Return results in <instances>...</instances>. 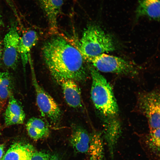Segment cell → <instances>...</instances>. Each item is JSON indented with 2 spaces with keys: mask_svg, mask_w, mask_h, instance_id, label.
Returning a JSON list of instances; mask_svg holds the SVG:
<instances>
[{
  "mask_svg": "<svg viewBox=\"0 0 160 160\" xmlns=\"http://www.w3.org/2000/svg\"><path fill=\"white\" fill-rule=\"evenodd\" d=\"M1 16L0 14V25H1Z\"/></svg>",
  "mask_w": 160,
  "mask_h": 160,
  "instance_id": "22",
  "label": "cell"
},
{
  "mask_svg": "<svg viewBox=\"0 0 160 160\" xmlns=\"http://www.w3.org/2000/svg\"><path fill=\"white\" fill-rule=\"evenodd\" d=\"M160 129L150 131L140 141L148 155L158 160L160 155Z\"/></svg>",
  "mask_w": 160,
  "mask_h": 160,
  "instance_id": "17",
  "label": "cell"
},
{
  "mask_svg": "<svg viewBox=\"0 0 160 160\" xmlns=\"http://www.w3.org/2000/svg\"><path fill=\"white\" fill-rule=\"evenodd\" d=\"M103 137L101 133L94 131L90 134L88 153V160H104V148Z\"/></svg>",
  "mask_w": 160,
  "mask_h": 160,
  "instance_id": "16",
  "label": "cell"
},
{
  "mask_svg": "<svg viewBox=\"0 0 160 160\" xmlns=\"http://www.w3.org/2000/svg\"><path fill=\"white\" fill-rule=\"evenodd\" d=\"M30 160H61L55 153L35 150Z\"/></svg>",
  "mask_w": 160,
  "mask_h": 160,
  "instance_id": "19",
  "label": "cell"
},
{
  "mask_svg": "<svg viewBox=\"0 0 160 160\" xmlns=\"http://www.w3.org/2000/svg\"><path fill=\"white\" fill-rule=\"evenodd\" d=\"M88 62L99 71L134 76L138 69L134 63L120 57L103 53Z\"/></svg>",
  "mask_w": 160,
  "mask_h": 160,
  "instance_id": "4",
  "label": "cell"
},
{
  "mask_svg": "<svg viewBox=\"0 0 160 160\" xmlns=\"http://www.w3.org/2000/svg\"><path fill=\"white\" fill-rule=\"evenodd\" d=\"M26 127L29 136L35 140L46 137L49 134L48 125L40 118H30L28 121Z\"/></svg>",
  "mask_w": 160,
  "mask_h": 160,
  "instance_id": "15",
  "label": "cell"
},
{
  "mask_svg": "<svg viewBox=\"0 0 160 160\" xmlns=\"http://www.w3.org/2000/svg\"><path fill=\"white\" fill-rule=\"evenodd\" d=\"M4 144L0 145V160L3 156L4 152Z\"/></svg>",
  "mask_w": 160,
  "mask_h": 160,
  "instance_id": "20",
  "label": "cell"
},
{
  "mask_svg": "<svg viewBox=\"0 0 160 160\" xmlns=\"http://www.w3.org/2000/svg\"><path fill=\"white\" fill-rule=\"evenodd\" d=\"M44 60L53 79L57 82L71 79L83 82L88 72L80 51L65 38L55 36L43 46Z\"/></svg>",
  "mask_w": 160,
  "mask_h": 160,
  "instance_id": "1",
  "label": "cell"
},
{
  "mask_svg": "<svg viewBox=\"0 0 160 160\" xmlns=\"http://www.w3.org/2000/svg\"><path fill=\"white\" fill-rule=\"evenodd\" d=\"M2 54V48H1V43L0 40V60L1 58V56Z\"/></svg>",
  "mask_w": 160,
  "mask_h": 160,
  "instance_id": "21",
  "label": "cell"
},
{
  "mask_svg": "<svg viewBox=\"0 0 160 160\" xmlns=\"http://www.w3.org/2000/svg\"><path fill=\"white\" fill-rule=\"evenodd\" d=\"M25 114L21 104L12 94L9 101L4 115L5 125L9 126L23 123Z\"/></svg>",
  "mask_w": 160,
  "mask_h": 160,
  "instance_id": "9",
  "label": "cell"
},
{
  "mask_svg": "<svg viewBox=\"0 0 160 160\" xmlns=\"http://www.w3.org/2000/svg\"><path fill=\"white\" fill-rule=\"evenodd\" d=\"M90 134L83 127L75 125L72 127L70 143L77 152L87 153L89 144Z\"/></svg>",
  "mask_w": 160,
  "mask_h": 160,
  "instance_id": "11",
  "label": "cell"
},
{
  "mask_svg": "<svg viewBox=\"0 0 160 160\" xmlns=\"http://www.w3.org/2000/svg\"><path fill=\"white\" fill-rule=\"evenodd\" d=\"M45 14L49 22L51 32H58L57 18L65 0H37Z\"/></svg>",
  "mask_w": 160,
  "mask_h": 160,
  "instance_id": "8",
  "label": "cell"
},
{
  "mask_svg": "<svg viewBox=\"0 0 160 160\" xmlns=\"http://www.w3.org/2000/svg\"><path fill=\"white\" fill-rule=\"evenodd\" d=\"M38 39L37 32L33 30H29L20 37L19 43V54L22 65L25 68L30 57V52Z\"/></svg>",
  "mask_w": 160,
  "mask_h": 160,
  "instance_id": "13",
  "label": "cell"
},
{
  "mask_svg": "<svg viewBox=\"0 0 160 160\" xmlns=\"http://www.w3.org/2000/svg\"><path fill=\"white\" fill-rule=\"evenodd\" d=\"M19 36L16 25L12 24L4 38L3 59L5 65L15 69L20 57Z\"/></svg>",
  "mask_w": 160,
  "mask_h": 160,
  "instance_id": "7",
  "label": "cell"
},
{
  "mask_svg": "<svg viewBox=\"0 0 160 160\" xmlns=\"http://www.w3.org/2000/svg\"><path fill=\"white\" fill-rule=\"evenodd\" d=\"M35 150L30 144L15 143L11 146L0 160H30Z\"/></svg>",
  "mask_w": 160,
  "mask_h": 160,
  "instance_id": "12",
  "label": "cell"
},
{
  "mask_svg": "<svg viewBox=\"0 0 160 160\" xmlns=\"http://www.w3.org/2000/svg\"><path fill=\"white\" fill-rule=\"evenodd\" d=\"M92 83L91 95L92 100L96 109L105 120L104 129H115L120 125L114 123L117 116L118 106L112 88L105 78L92 66L89 68Z\"/></svg>",
  "mask_w": 160,
  "mask_h": 160,
  "instance_id": "2",
  "label": "cell"
},
{
  "mask_svg": "<svg viewBox=\"0 0 160 160\" xmlns=\"http://www.w3.org/2000/svg\"><path fill=\"white\" fill-rule=\"evenodd\" d=\"M75 81L65 79L57 83L62 89L65 101L71 107L79 108L82 107L81 91Z\"/></svg>",
  "mask_w": 160,
  "mask_h": 160,
  "instance_id": "10",
  "label": "cell"
},
{
  "mask_svg": "<svg viewBox=\"0 0 160 160\" xmlns=\"http://www.w3.org/2000/svg\"><path fill=\"white\" fill-rule=\"evenodd\" d=\"M31 65L32 83L36 93L37 106L41 115L46 117L52 125L57 126L62 117L61 109L53 98L39 84L32 64Z\"/></svg>",
  "mask_w": 160,
  "mask_h": 160,
  "instance_id": "5",
  "label": "cell"
},
{
  "mask_svg": "<svg viewBox=\"0 0 160 160\" xmlns=\"http://www.w3.org/2000/svg\"><path fill=\"white\" fill-rule=\"evenodd\" d=\"M139 109L147 118L150 131L160 129V95L153 91L141 94L138 100Z\"/></svg>",
  "mask_w": 160,
  "mask_h": 160,
  "instance_id": "6",
  "label": "cell"
},
{
  "mask_svg": "<svg viewBox=\"0 0 160 160\" xmlns=\"http://www.w3.org/2000/svg\"><path fill=\"white\" fill-rule=\"evenodd\" d=\"M116 49V42L111 35L99 25L91 24L84 30L78 49L84 59L89 61L96 56Z\"/></svg>",
  "mask_w": 160,
  "mask_h": 160,
  "instance_id": "3",
  "label": "cell"
},
{
  "mask_svg": "<svg viewBox=\"0 0 160 160\" xmlns=\"http://www.w3.org/2000/svg\"><path fill=\"white\" fill-rule=\"evenodd\" d=\"M12 79L7 72H0V104L3 106L10 96L13 94Z\"/></svg>",
  "mask_w": 160,
  "mask_h": 160,
  "instance_id": "18",
  "label": "cell"
},
{
  "mask_svg": "<svg viewBox=\"0 0 160 160\" xmlns=\"http://www.w3.org/2000/svg\"><path fill=\"white\" fill-rule=\"evenodd\" d=\"M136 11V18L146 16L159 20L160 18V0H138Z\"/></svg>",
  "mask_w": 160,
  "mask_h": 160,
  "instance_id": "14",
  "label": "cell"
}]
</instances>
